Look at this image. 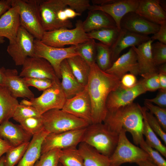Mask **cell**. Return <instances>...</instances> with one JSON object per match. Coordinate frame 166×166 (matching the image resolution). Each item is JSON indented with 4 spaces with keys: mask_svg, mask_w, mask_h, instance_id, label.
I'll list each match as a JSON object with an SVG mask.
<instances>
[{
    "mask_svg": "<svg viewBox=\"0 0 166 166\" xmlns=\"http://www.w3.org/2000/svg\"><path fill=\"white\" fill-rule=\"evenodd\" d=\"M12 0H0V17L12 6Z\"/></svg>",
    "mask_w": 166,
    "mask_h": 166,
    "instance_id": "50",
    "label": "cell"
},
{
    "mask_svg": "<svg viewBox=\"0 0 166 166\" xmlns=\"http://www.w3.org/2000/svg\"><path fill=\"white\" fill-rule=\"evenodd\" d=\"M32 137L20 124H14L9 120L0 124V138L13 147L30 141Z\"/></svg>",
    "mask_w": 166,
    "mask_h": 166,
    "instance_id": "22",
    "label": "cell"
},
{
    "mask_svg": "<svg viewBox=\"0 0 166 166\" xmlns=\"http://www.w3.org/2000/svg\"><path fill=\"white\" fill-rule=\"evenodd\" d=\"M139 0H115L112 3L104 5H91L88 10H101L110 16L116 22L117 27L121 29L120 22L126 14L135 12Z\"/></svg>",
    "mask_w": 166,
    "mask_h": 166,
    "instance_id": "17",
    "label": "cell"
},
{
    "mask_svg": "<svg viewBox=\"0 0 166 166\" xmlns=\"http://www.w3.org/2000/svg\"><path fill=\"white\" fill-rule=\"evenodd\" d=\"M77 147L84 166H111L109 157L100 153L93 147L83 142Z\"/></svg>",
    "mask_w": 166,
    "mask_h": 166,
    "instance_id": "28",
    "label": "cell"
},
{
    "mask_svg": "<svg viewBox=\"0 0 166 166\" xmlns=\"http://www.w3.org/2000/svg\"><path fill=\"white\" fill-rule=\"evenodd\" d=\"M139 166H157L151 160L147 159L140 161L136 163Z\"/></svg>",
    "mask_w": 166,
    "mask_h": 166,
    "instance_id": "55",
    "label": "cell"
},
{
    "mask_svg": "<svg viewBox=\"0 0 166 166\" xmlns=\"http://www.w3.org/2000/svg\"><path fill=\"white\" fill-rule=\"evenodd\" d=\"M45 129L49 133H57L86 128L85 121L62 110L54 109L42 115Z\"/></svg>",
    "mask_w": 166,
    "mask_h": 166,
    "instance_id": "5",
    "label": "cell"
},
{
    "mask_svg": "<svg viewBox=\"0 0 166 166\" xmlns=\"http://www.w3.org/2000/svg\"><path fill=\"white\" fill-rule=\"evenodd\" d=\"M96 47L95 63L101 69L105 71L112 65L110 47L101 42H96Z\"/></svg>",
    "mask_w": 166,
    "mask_h": 166,
    "instance_id": "34",
    "label": "cell"
},
{
    "mask_svg": "<svg viewBox=\"0 0 166 166\" xmlns=\"http://www.w3.org/2000/svg\"><path fill=\"white\" fill-rule=\"evenodd\" d=\"M143 116L142 134L146 138V142L150 146L158 151L164 157H166V147L157 137L156 134L149 126L147 120L145 112L148 109L145 106H140Z\"/></svg>",
    "mask_w": 166,
    "mask_h": 166,
    "instance_id": "31",
    "label": "cell"
},
{
    "mask_svg": "<svg viewBox=\"0 0 166 166\" xmlns=\"http://www.w3.org/2000/svg\"><path fill=\"white\" fill-rule=\"evenodd\" d=\"M18 6L21 26L35 39L41 40L45 32L42 24L39 0H12Z\"/></svg>",
    "mask_w": 166,
    "mask_h": 166,
    "instance_id": "6",
    "label": "cell"
},
{
    "mask_svg": "<svg viewBox=\"0 0 166 166\" xmlns=\"http://www.w3.org/2000/svg\"><path fill=\"white\" fill-rule=\"evenodd\" d=\"M20 26L19 7L12 1L11 7L0 17V37L13 42Z\"/></svg>",
    "mask_w": 166,
    "mask_h": 166,
    "instance_id": "21",
    "label": "cell"
},
{
    "mask_svg": "<svg viewBox=\"0 0 166 166\" xmlns=\"http://www.w3.org/2000/svg\"><path fill=\"white\" fill-rule=\"evenodd\" d=\"M85 128L57 133H49L42 145L41 154L50 150L77 147L82 142Z\"/></svg>",
    "mask_w": 166,
    "mask_h": 166,
    "instance_id": "11",
    "label": "cell"
},
{
    "mask_svg": "<svg viewBox=\"0 0 166 166\" xmlns=\"http://www.w3.org/2000/svg\"><path fill=\"white\" fill-rule=\"evenodd\" d=\"M160 25L152 22L135 12L127 13L121 18V29L146 35L154 34L159 30Z\"/></svg>",
    "mask_w": 166,
    "mask_h": 166,
    "instance_id": "16",
    "label": "cell"
},
{
    "mask_svg": "<svg viewBox=\"0 0 166 166\" xmlns=\"http://www.w3.org/2000/svg\"><path fill=\"white\" fill-rule=\"evenodd\" d=\"M135 12L159 25L166 21V12L160 6L159 0H139Z\"/></svg>",
    "mask_w": 166,
    "mask_h": 166,
    "instance_id": "23",
    "label": "cell"
},
{
    "mask_svg": "<svg viewBox=\"0 0 166 166\" xmlns=\"http://www.w3.org/2000/svg\"><path fill=\"white\" fill-rule=\"evenodd\" d=\"M144 105L156 118L163 130L166 131V108L154 105L145 99Z\"/></svg>",
    "mask_w": 166,
    "mask_h": 166,
    "instance_id": "42",
    "label": "cell"
},
{
    "mask_svg": "<svg viewBox=\"0 0 166 166\" xmlns=\"http://www.w3.org/2000/svg\"><path fill=\"white\" fill-rule=\"evenodd\" d=\"M19 104L7 88L0 86V124L12 118Z\"/></svg>",
    "mask_w": 166,
    "mask_h": 166,
    "instance_id": "29",
    "label": "cell"
},
{
    "mask_svg": "<svg viewBox=\"0 0 166 166\" xmlns=\"http://www.w3.org/2000/svg\"><path fill=\"white\" fill-rule=\"evenodd\" d=\"M150 39L148 35L139 34L121 29L117 38L110 47L112 64L125 49L129 47L138 46Z\"/></svg>",
    "mask_w": 166,
    "mask_h": 166,
    "instance_id": "20",
    "label": "cell"
},
{
    "mask_svg": "<svg viewBox=\"0 0 166 166\" xmlns=\"http://www.w3.org/2000/svg\"><path fill=\"white\" fill-rule=\"evenodd\" d=\"M115 0H92L91 2L93 5H104L114 2Z\"/></svg>",
    "mask_w": 166,
    "mask_h": 166,
    "instance_id": "54",
    "label": "cell"
},
{
    "mask_svg": "<svg viewBox=\"0 0 166 166\" xmlns=\"http://www.w3.org/2000/svg\"><path fill=\"white\" fill-rule=\"evenodd\" d=\"M76 48L80 56L90 65L95 63L97 50L94 39L90 38L76 46Z\"/></svg>",
    "mask_w": 166,
    "mask_h": 166,
    "instance_id": "35",
    "label": "cell"
},
{
    "mask_svg": "<svg viewBox=\"0 0 166 166\" xmlns=\"http://www.w3.org/2000/svg\"><path fill=\"white\" fill-rule=\"evenodd\" d=\"M82 22L77 20L73 29L60 28L45 31L40 40L47 45L56 48H63L68 45L76 46L90 39L83 30Z\"/></svg>",
    "mask_w": 166,
    "mask_h": 166,
    "instance_id": "4",
    "label": "cell"
},
{
    "mask_svg": "<svg viewBox=\"0 0 166 166\" xmlns=\"http://www.w3.org/2000/svg\"><path fill=\"white\" fill-rule=\"evenodd\" d=\"M146 92L141 80L131 88H124L120 85L108 97L106 102L107 111H113L129 105L137 97Z\"/></svg>",
    "mask_w": 166,
    "mask_h": 166,
    "instance_id": "12",
    "label": "cell"
},
{
    "mask_svg": "<svg viewBox=\"0 0 166 166\" xmlns=\"http://www.w3.org/2000/svg\"><path fill=\"white\" fill-rule=\"evenodd\" d=\"M151 51L153 62L156 67L166 63V45L158 41L152 43Z\"/></svg>",
    "mask_w": 166,
    "mask_h": 166,
    "instance_id": "40",
    "label": "cell"
},
{
    "mask_svg": "<svg viewBox=\"0 0 166 166\" xmlns=\"http://www.w3.org/2000/svg\"><path fill=\"white\" fill-rule=\"evenodd\" d=\"M61 85L67 99L72 97L84 89L85 87L77 80L73 73L66 59L61 63Z\"/></svg>",
    "mask_w": 166,
    "mask_h": 166,
    "instance_id": "24",
    "label": "cell"
},
{
    "mask_svg": "<svg viewBox=\"0 0 166 166\" xmlns=\"http://www.w3.org/2000/svg\"><path fill=\"white\" fill-rule=\"evenodd\" d=\"M49 133L44 128L32 136L28 148L17 166H34L41 155L43 141Z\"/></svg>",
    "mask_w": 166,
    "mask_h": 166,
    "instance_id": "25",
    "label": "cell"
},
{
    "mask_svg": "<svg viewBox=\"0 0 166 166\" xmlns=\"http://www.w3.org/2000/svg\"><path fill=\"white\" fill-rule=\"evenodd\" d=\"M3 78V85L16 98H27L30 100L34 98V93L26 84L23 77L18 75L15 69L0 68Z\"/></svg>",
    "mask_w": 166,
    "mask_h": 166,
    "instance_id": "18",
    "label": "cell"
},
{
    "mask_svg": "<svg viewBox=\"0 0 166 166\" xmlns=\"http://www.w3.org/2000/svg\"><path fill=\"white\" fill-rule=\"evenodd\" d=\"M59 161L61 166H84L77 147L61 150Z\"/></svg>",
    "mask_w": 166,
    "mask_h": 166,
    "instance_id": "33",
    "label": "cell"
},
{
    "mask_svg": "<svg viewBox=\"0 0 166 166\" xmlns=\"http://www.w3.org/2000/svg\"><path fill=\"white\" fill-rule=\"evenodd\" d=\"M126 132L123 130L119 134L117 145L109 157L111 166H120L127 163L136 164L144 160L150 159L149 155L144 150L129 141Z\"/></svg>",
    "mask_w": 166,
    "mask_h": 166,
    "instance_id": "8",
    "label": "cell"
},
{
    "mask_svg": "<svg viewBox=\"0 0 166 166\" xmlns=\"http://www.w3.org/2000/svg\"><path fill=\"white\" fill-rule=\"evenodd\" d=\"M153 41L151 39L137 47H132L135 51L141 76L158 72L154 64L151 51V45Z\"/></svg>",
    "mask_w": 166,
    "mask_h": 166,
    "instance_id": "26",
    "label": "cell"
},
{
    "mask_svg": "<svg viewBox=\"0 0 166 166\" xmlns=\"http://www.w3.org/2000/svg\"><path fill=\"white\" fill-rule=\"evenodd\" d=\"M34 57L43 58L49 62L59 79H61L60 69L61 62L70 57L80 55L76 51L75 46L56 48L47 45L36 39L34 41Z\"/></svg>",
    "mask_w": 166,
    "mask_h": 166,
    "instance_id": "9",
    "label": "cell"
},
{
    "mask_svg": "<svg viewBox=\"0 0 166 166\" xmlns=\"http://www.w3.org/2000/svg\"><path fill=\"white\" fill-rule=\"evenodd\" d=\"M160 89L166 90V72H158Z\"/></svg>",
    "mask_w": 166,
    "mask_h": 166,
    "instance_id": "52",
    "label": "cell"
},
{
    "mask_svg": "<svg viewBox=\"0 0 166 166\" xmlns=\"http://www.w3.org/2000/svg\"><path fill=\"white\" fill-rule=\"evenodd\" d=\"M42 115L34 107L19 104L15 109L12 118L19 123L27 118L32 117H40Z\"/></svg>",
    "mask_w": 166,
    "mask_h": 166,
    "instance_id": "39",
    "label": "cell"
},
{
    "mask_svg": "<svg viewBox=\"0 0 166 166\" xmlns=\"http://www.w3.org/2000/svg\"><path fill=\"white\" fill-rule=\"evenodd\" d=\"M105 72L120 80L124 74L129 72L136 76L140 74L136 54L132 47L116 59Z\"/></svg>",
    "mask_w": 166,
    "mask_h": 166,
    "instance_id": "19",
    "label": "cell"
},
{
    "mask_svg": "<svg viewBox=\"0 0 166 166\" xmlns=\"http://www.w3.org/2000/svg\"><path fill=\"white\" fill-rule=\"evenodd\" d=\"M12 147L7 141L0 138V158Z\"/></svg>",
    "mask_w": 166,
    "mask_h": 166,
    "instance_id": "51",
    "label": "cell"
},
{
    "mask_svg": "<svg viewBox=\"0 0 166 166\" xmlns=\"http://www.w3.org/2000/svg\"><path fill=\"white\" fill-rule=\"evenodd\" d=\"M67 7L64 0H39V12L44 31L65 28L58 21L57 14L60 9Z\"/></svg>",
    "mask_w": 166,
    "mask_h": 166,
    "instance_id": "14",
    "label": "cell"
},
{
    "mask_svg": "<svg viewBox=\"0 0 166 166\" xmlns=\"http://www.w3.org/2000/svg\"><path fill=\"white\" fill-rule=\"evenodd\" d=\"M34 37L20 26L16 38L9 43L7 51L17 66L22 65L28 57L34 56Z\"/></svg>",
    "mask_w": 166,
    "mask_h": 166,
    "instance_id": "10",
    "label": "cell"
},
{
    "mask_svg": "<svg viewBox=\"0 0 166 166\" xmlns=\"http://www.w3.org/2000/svg\"><path fill=\"white\" fill-rule=\"evenodd\" d=\"M120 81V85L126 88H130L133 87L138 82L136 76L130 73H127L124 75Z\"/></svg>",
    "mask_w": 166,
    "mask_h": 166,
    "instance_id": "47",
    "label": "cell"
},
{
    "mask_svg": "<svg viewBox=\"0 0 166 166\" xmlns=\"http://www.w3.org/2000/svg\"><path fill=\"white\" fill-rule=\"evenodd\" d=\"M145 116L149 126L155 133L158 135L166 144V133L160 124L154 116L150 112L146 111Z\"/></svg>",
    "mask_w": 166,
    "mask_h": 166,
    "instance_id": "45",
    "label": "cell"
},
{
    "mask_svg": "<svg viewBox=\"0 0 166 166\" xmlns=\"http://www.w3.org/2000/svg\"><path fill=\"white\" fill-rule=\"evenodd\" d=\"M156 97L152 99H145L147 101L156 104L162 108H166V90L159 89Z\"/></svg>",
    "mask_w": 166,
    "mask_h": 166,
    "instance_id": "48",
    "label": "cell"
},
{
    "mask_svg": "<svg viewBox=\"0 0 166 166\" xmlns=\"http://www.w3.org/2000/svg\"><path fill=\"white\" fill-rule=\"evenodd\" d=\"M160 4L162 8L166 11V1L165 0H159Z\"/></svg>",
    "mask_w": 166,
    "mask_h": 166,
    "instance_id": "56",
    "label": "cell"
},
{
    "mask_svg": "<svg viewBox=\"0 0 166 166\" xmlns=\"http://www.w3.org/2000/svg\"><path fill=\"white\" fill-rule=\"evenodd\" d=\"M150 39L153 41L157 40L158 42L166 45V21L160 25L158 31L153 34Z\"/></svg>",
    "mask_w": 166,
    "mask_h": 166,
    "instance_id": "49",
    "label": "cell"
},
{
    "mask_svg": "<svg viewBox=\"0 0 166 166\" xmlns=\"http://www.w3.org/2000/svg\"><path fill=\"white\" fill-rule=\"evenodd\" d=\"M23 78L28 87L33 86L39 91H43L52 86L56 80L33 77H23Z\"/></svg>",
    "mask_w": 166,
    "mask_h": 166,
    "instance_id": "44",
    "label": "cell"
},
{
    "mask_svg": "<svg viewBox=\"0 0 166 166\" xmlns=\"http://www.w3.org/2000/svg\"><path fill=\"white\" fill-rule=\"evenodd\" d=\"M61 109L89 124L92 123L91 102L85 87L74 97L67 99Z\"/></svg>",
    "mask_w": 166,
    "mask_h": 166,
    "instance_id": "13",
    "label": "cell"
},
{
    "mask_svg": "<svg viewBox=\"0 0 166 166\" xmlns=\"http://www.w3.org/2000/svg\"><path fill=\"white\" fill-rule=\"evenodd\" d=\"M3 75L0 69V86H3Z\"/></svg>",
    "mask_w": 166,
    "mask_h": 166,
    "instance_id": "57",
    "label": "cell"
},
{
    "mask_svg": "<svg viewBox=\"0 0 166 166\" xmlns=\"http://www.w3.org/2000/svg\"><path fill=\"white\" fill-rule=\"evenodd\" d=\"M5 156H2L0 158V166H4V161Z\"/></svg>",
    "mask_w": 166,
    "mask_h": 166,
    "instance_id": "58",
    "label": "cell"
},
{
    "mask_svg": "<svg viewBox=\"0 0 166 166\" xmlns=\"http://www.w3.org/2000/svg\"><path fill=\"white\" fill-rule=\"evenodd\" d=\"M141 79L143 85L146 91L153 92L160 89L158 72H155L141 76Z\"/></svg>",
    "mask_w": 166,
    "mask_h": 166,
    "instance_id": "43",
    "label": "cell"
},
{
    "mask_svg": "<svg viewBox=\"0 0 166 166\" xmlns=\"http://www.w3.org/2000/svg\"><path fill=\"white\" fill-rule=\"evenodd\" d=\"M65 4L69 7L76 12L81 14L88 10L91 6L89 0H64Z\"/></svg>",
    "mask_w": 166,
    "mask_h": 166,
    "instance_id": "46",
    "label": "cell"
},
{
    "mask_svg": "<svg viewBox=\"0 0 166 166\" xmlns=\"http://www.w3.org/2000/svg\"><path fill=\"white\" fill-rule=\"evenodd\" d=\"M118 139L119 134L103 122L89 125L85 128L82 142L109 157L116 147Z\"/></svg>",
    "mask_w": 166,
    "mask_h": 166,
    "instance_id": "3",
    "label": "cell"
},
{
    "mask_svg": "<svg viewBox=\"0 0 166 166\" xmlns=\"http://www.w3.org/2000/svg\"><path fill=\"white\" fill-rule=\"evenodd\" d=\"M60 83L59 79L56 80L53 86L39 96L29 101L23 100L19 104L34 107L41 115L52 109H61L67 98Z\"/></svg>",
    "mask_w": 166,
    "mask_h": 166,
    "instance_id": "7",
    "label": "cell"
},
{
    "mask_svg": "<svg viewBox=\"0 0 166 166\" xmlns=\"http://www.w3.org/2000/svg\"><path fill=\"white\" fill-rule=\"evenodd\" d=\"M19 124L23 129L32 136L44 129L42 116L27 118L20 122Z\"/></svg>",
    "mask_w": 166,
    "mask_h": 166,
    "instance_id": "37",
    "label": "cell"
},
{
    "mask_svg": "<svg viewBox=\"0 0 166 166\" xmlns=\"http://www.w3.org/2000/svg\"><path fill=\"white\" fill-rule=\"evenodd\" d=\"M139 145L142 149L149 155L151 160L157 166H166V160L157 150L149 145L144 138Z\"/></svg>",
    "mask_w": 166,
    "mask_h": 166,
    "instance_id": "41",
    "label": "cell"
},
{
    "mask_svg": "<svg viewBox=\"0 0 166 166\" xmlns=\"http://www.w3.org/2000/svg\"><path fill=\"white\" fill-rule=\"evenodd\" d=\"M30 141L12 147L6 153L4 166H14L19 162L29 145Z\"/></svg>",
    "mask_w": 166,
    "mask_h": 166,
    "instance_id": "36",
    "label": "cell"
},
{
    "mask_svg": "<svg viewBox=\"0 0 166 166\" xmlns=\"http://www.w3.org/2000/svg\"><path fill=\"white\" fill-rule=\"evenodd\" d=\"M61 150L53 149L42 154L34 166H59Z\"/></svg>",
    "mask_w": 166,
    "mask_h": 166,
    "instance_id": "38",
    "label": "cell"
},
{
    "mask_svg": "<svg viewBox=\"0 0 166 166\" xmlns=\"http://www.w3.org/2000/svg\"><path fill=\"white\" fill-rule=\"evenodd\" d=\"M5 42L4 38L0 37V44L3 43Z\"/></svg>",
    "mask_w": 166,
    "mask_h": 166,
    "instance_id": "59",
    "label": "cell"
},
{
    "mask_svg": "<svg viewBox=\"0 0 166 166\" xmlns=\"http://www.w3.org/2000/svg\"><path fill=\"white\" fill-rule=\"evenodd\" d=\"M90 69L86 87L91 102L92 123H103L107 110L106 102L112 91L120 86V79L101 69L96 63Z\"/></svg>",
    "mask_w": 166,
    "mask_h": 166,
    "instance_id": "1",
    "label": "cell"
},
{
    "mask_svg": "<svg viewBox=\"0 0 166 166\" xmlns=\"http://www.w3.org/2000/svg\"><path fill=\"white\" fill-rule=\"evenodd\" d=\"M19 75L22 77L45 78L52 80L59 79L49 62L43 58L36 57L26 59Z\"/></svg>",
    "mask_w": 166,
    "mask_h": 166,
    "instance_id": "15",
    "label": "cell"
},
{
    "mask_svg": "<svg viewBox=\"0 0 166 166\" xmlns=\"http://www.w3.org/2000/svg\"><path fill=\"white\" fill-rule=\"evenodd\" d=\"M73 75L78 81L85 86L88 81L90 65L80 55H77L66 59Z\"/></svg>",
    "mask_w": 166,
    "mask_h": 166,
    "instance_id": "30",
    "label": "cell"
},
{
    "mask_svg": "<svg viewBox=\"0 0 166 166\" xmlns=\"http://www.w3.org/2000/svg\"><path fill=\"white\" fill-rule=\"evenodd\" d=\"M120 30L117 27L103 28L87 33L90 38L97 39L110 47L117 38Z\"/></svg>",
    "mask_w": 166,
    "mask_h": 166,
    "instance_id": "32",
    "label": "cell"
},
{
    "mask_svg": "<svg viewBox=\"0 0 166 166\" xmlns=\"http://www.w3.org/2000/svg\"><path fill=\"white\" fill-rule=\"evenodd\" d=\"M64 10L66 15L69 20L70 19H73L77 16L81 15L80 14L77 12L73 10L68 7L65 8Z\"/></svg>",
    "mask_w": 166,
    "mask_h": 166,
    "instance_id": "53",
    "label": "cell"
},
{
    "mask_svg": "<svg viewBox=\"0 0 166 166\" xmlns=\"http://www.w3.org/2000/svg\"><path fill=\"white\" fill-rule=\"evenodd\" d=\"M59 166H61V164L60 163H59Z\"/></svg>",
    "mask_w": 166,
    "mask_h": 166,
    "instance_id": "60",
    "label": "cell"
},
{
    "mask_svg": "<svg viewBox=\"0 0 166 166\" xmlns=\"http://www.w3.org/2000/svg\"><path fill=\"white\" fill-rule=\"evenodd\" d=\"M82 26L86 33L103 28L117 27L113 18L101 10H89L86 19L82 22Z\"/></svg>",
    "mask_w": 166,
    "mask_h": 166,
    "instance_id": "27",
    "label": "cell"
},
{
    "mask_svg": "<svg viewBox=\"0 0 166 166\" xmlns=\"http://www.w3.org/2000/svg\"><path fill=\"white\" fill-rule=\"evenodd\" d=\"M140 106L133 102L114 111H107L103 123L119 134L122 130L131 134L134 143L139 145L143 138V116Z\"/></svg>",
    "mask_w": 166,
    "mask_h": 166,
    "instance_id": "2",
    "label": "cell"
}]
</instances>
